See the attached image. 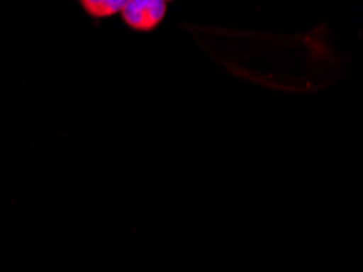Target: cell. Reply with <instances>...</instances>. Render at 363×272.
<instances>
[{
  "instance_id": "cell-1",
  "label": "cell",
  "mask_w": 363,
  "mask_h": 272,
  "mask_svg": "<svg viewBox=\"0 0 363 272\" xmlns=\"http://www.w3.org/2000/svg\"><path fill=\"white\" fill-rule=\"evenodd\" d=\"M167 13V0H128L121 10L125 25L139 31H152Z\"/></svg>"
},
{
  "instance_id": "cell-2",
  "label": "cell",
  "mask_w": 363,
  "mask_h": 272,
  "mask_svg": "<svg viewBox=\"0 0 363 272\" xmlns=\"http://www.w3.org/2000/svg\"><path fill=\"white\" fill-rule=\"evenodd\" d=\"M80 2L88 15L95 18H104V16L119 13L128 0H80Z\"/></svg>"
}]
</instances>
